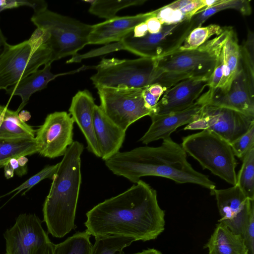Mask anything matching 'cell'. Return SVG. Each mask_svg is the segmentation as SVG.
I'll list each match as a JSON object with an SVG mask.
<instances>
[{"label": "cell", "instance_id": "6da1fadb", "mask_svg": "<svg viewBox=\"0 0 254 254\" xmlns=\"http://www.w3.org/2000/svg\"><path fill=\"white\" fill-rule=\"evenodd\" d=\"M86 216V230L95 238L119 236L145 242L156 239L165 229V213L156 191L141 180L98 203Z\"/></svg>", "mask_w": 254, "mask_h": 254}, {"label": "cell", "instance_id": "7a4b0ae2", "mask_svg": "<svg viewBox=\"0 0 254 254\" xmlns=\"http://www.w3.org/2000/svg\"><path fill=\"white\" fill-rule=\"evenodd\" d=\"M105 161L108 168L116 175L136 183L145 176L168 178L179 184L199 185L210 190L215 183L195 170L188 161L182 146L170 137L163 139L158 147L141 146L130 151L119 152Z\"/></svg>", "mask_w": 254, "mask_h": 254}, {"label": "cell", "instance_id": "3957f363", "mask_svg": "<svg viewBox=\"0 0 254 254\" xmlns=\"http://www.w3.org/2000/svg\"><path fill=\"white\" fill-rule=\"evenodd\" d=\"M84 146L74 141L67 148L52 178L43 206L48 233L62 238L77 226L76 211L81 184V155Z\"/></svg>", "mask_w": 254, "mask_h": 254}, {"label": "cell", "instance_id": "277c9868", "mask_svg": "<svg viewBox=\"0 0 254 254\" xmlns=\"http://www.w3.org/2000/svg\"><path fill=\"white\" fill-rule=\"evenodd\" d=\"M31 20L41 30L44 43L51 49L53 62L69 56H76L77 52L88 44L93 28V25L48 8L35 12Z\"/></svg>", "mask_w": 254, "mask_h": 254}, {"label": "cell", "instance_id": "5b68a950", "mask_svg": "<svg viewBox=\"0 0 254 254\" xmlns=\"http://www.w3.org/2000/svg\"><path fill=\"white\" fill-rule=\"evenodd\" d=\"M52 63V51L44 43L39 29L20 43H6L0 53V90H6L42 65Z\"/></svg>", "mask_w": 254, "mask_h": 254}, {"label": "cell", "instance_id": "8992f818", "mask_svg": "<svg viewBox=\"0 0 254 254\" xmlns=\"http://www.w3.org/2000/svg\"><path fill=\"white\" fill-rule=\"evenodd\" d=\"M90 79L96 88H144L157 84L161 71L156 59L140 57L132 60L103 59Z\"/></svg>", "mask_w": 254, "mask_h": 254}, {"label": "cell", "instance_id": "52a82bcc", "mask_svg": "<svg viewBox=\"0 0 254 254\" xmlns=\"http://www.w3.org/2000/svg\"><path fill=\"white\" fill-rule=\"evenodd\" d=\"M182 147L204 168L228 183L237 182V161L230 144L208 130L193 133L182 139Z\"/></svg>", "mask_w": 254, "mask_h": 254}, {"label": "cell", "instance_id": "ba28073f", "mask_svg": "<svg viewBox=\"0 0 254 254\" xmlns=\"http://www.w3.org/2000/svg\"><path fill=\"white\" fill-rule=\"evenodd\" d=\"M194 28L191 18L175 24H163L158 33H148L141 38L134 37L131 31L117 43L103 47L98 54L125 50L140 57L159 59L178 51Z\"/></svg>", "mask_w": 254, "mask_h": 254}, {"label": "cell", "instance_id": "9c48e42d", "mask_svg": "<svg viewBox=\"0 0 254 254\" xmlns=\"http://www.w3.org/2000/svg\"><path fill=\"white\" fill-rule=\"evenodd\" d=\"M230 27L208 40L196 49L178 50L156 59L157 67L161 71L177 74L186 79L210 77L220 55Z\"/></svg>", "mask_w": 254, "mask_h": 254}, {"label": "cell", "instance_id": "30bf717a", "mask_svg": "<svg viewBox=\"0 0 254 254\" xmlns=\"http://www.w3.org/2000/svg\"><path fill=\"white\" fill-rule=\"evenodd\" d=\"M100 107L114 123L126 131L133 123L146 116L152 111L145 104L143 88L98 87Z\"/></svg>", "mask_w": 254, "mask_h": 254}, {"label": "cell", "instance_id": "8fae6325", "mask_svg": "<svg viewBox=\"0 0 254 254\" xmlns=\"http://www.w3.org/2000/svg\"><path fill=\"white\" fill-rule=\"evenodd\" d=\"M254 125V117L237 111L206 104L184 130H208L232 143Z\"/></svg>", "mask_w": 254, "mask_h": 254}, {"label": "cell", "instance_id": "7c38bea8", "mask_svg": "<svg viewBox=\"0 0 254 254\" xmlns=\"http://www.w3.org/2000/svg\"><path fill=\"white\" fill-rule=\"evenodd\" d=\"M42 222L35 214H19L3 234L6 254H44L51 241Z\"/></svg>", "mask_w": 254, "mask_h": 254}, {"label": "cell", "instance_id": "4fadbf2b", "mask_svg": "<svg viewBox=\"0 0 254 254\" xmlns=\"http://www.w3.org/2000/svg\"><path fill=\"white\" fill-rule=\"evenodd\" d=\"M74 121L64 111L47 115L35 137L37 153L51 159L64 156L73 142Z\"/></svg>", "mask_w": 254, "mask_h": 254}, {"label": "cell", "instance_id": "5bb4252c", "mask_svg": "<svg viewBox=\"0 0 254 254\" xmlns=\"http://www.w3.org/2000/svg\"><path fill=\"white\" fill-rule=\"evenodd\" d=\"M215 196L221 218L218 221L232 232L244 236L251 215L254 212V200L248 199L237 186L210 190Z\"/></svg>", "mask_w": 254, "mask_h": 254}, {"label": "cell", "instance_id": "9a60e30c", "mask_svg": "<svg viewBox=\"0 0 254 254\" xmlns=\"http://www.w3.org/2000/svg\"><path fill=\"white\" fill-rule=\"evenodd\" d=\"M208 104L229 109L254 117V79L243 67L240 68L228 90L221 93L215 90Z\"/></svg>", "mask_w": 254, "mask_h": 254}, {"label": "cell", "instance_id": "2e32d148", "mask_svg": "<svg viewBox=\"0 0 254 254\" xmlns=\"http://www.w3.org/2000/svg\"><path fill=\"white\" fill-rule=\"evenodd\" d=\"M208 80L207 77H192L179 82L164 92L149 116L167 115L190 107L207 87Z\"/></svg>", "mask_w": 254, "mask_h": 254}, {"label": "cell", "instance_id": "e0dca14e", "mask_svg": "<svg viewBox=\"0 0 254 254\" xmlns=\"http://www.w3.org/2000/svg\"><path fill=\"white\" fill-rule=\"evenodd\" d=\"M208 95L205 92L190 107L179 112L150 117L152 123L147 131L139 140L147 144L159 139L170 137L176 129L188 125L195 120L204 105L207 104Z\"/></svg>", "mask_w": 254, "mask_h": 254}, {"label": "cell", "instance_id": "ac0fdd59", "mask_svg": "<svg viewBox=\"0 0 254 254\" xmlns=\"http://www.w3.org/2000/svg\"><path fill=\"white\" fill-rule=\"evenodd\" d=\"M155 16L154 10L132 16H118L93 25L88 44H105L119 42L138 24Z\"/></svg>", "mask_w": 254, "mask_h": 254}, {"label": "cell", "instance_id": "d6986e66", "mask_svg": "<svg viewBox=\"0 0 254 254\" xmlns=\"http://www.w3.org/2000/svg\"><path fill=\"white\" fill-rule=\"evenodd\" d=\"M95 105L94 99L89 91H79L73 97L68 111L74 122L84 136L88 151L100 157L94 129L93 113Z\"/></svg>", "mask_w": 254, "mask_h": 254}, {"label": "cell", "instance_id": "ffe728a7", "mask_svg": "<svg viewBox=\"0 0 254 254\" xmlns=\"http://www.w3.org/2000/svg\"><path fill=\"white\" fill-rule=\"evenodd\" d=\"M93 124L100 158L106 161L119 152L125 139L126 131L108 118L100 106L96 105L94 109Z\"/></svg>", "mask_w": 254, "mask_h": 254}, {"label": "cell", "instance_id": "44dd1931", "mask_svg": "<svg viewBox=\"0 0 254 254\" xmlns=\"http://www.w3.org/2000/svg\"><path fill=\"white\" fill-rule=\"evenodd\" d=\"M51 64H47L43 69L37 70L6 90L10 98L14 95L21 97L22 102L17 111L19 112L23 109L33 93L45 88L49 82L64 74H54L51 71Z\"/></svg>", "mask_w": 254, "mask_h": 254}, {"label": "cell", "instance_id": "7402d4cb", "mask_svg": "<svg viewBox=\"0 0 254 254\" xmlns=\"http://www.w3.org/2000/svg\"><path fill=\"white\" fill-rule=\"evenodd\" d=\"M209 254H249L244 237L218 223L204 247Z\"/></svg>", "mask_w": 254, "mask_h": 254}, {"label": "cell", "instance_id": "603a6c76", "mask_svg": "<svg viewBox=\"0 0 254 254\" xmlns=\"http://www.w3.org/2000/svg\"><path fill=\"white\" fill-rule=\"evenodd\" d=\"M240 46L236 33L230 27L222 48L223 76L216 90L220 92L225 93L228 90L239 71L241 65Z\"/></svg>", "mask_w": 254, "mask_h": 254}, {"label": "cell", "instance_id": "cb8c5ba5", "mask_svg": "<svg viewBox=\"0 0 254 254\" xmlns=\"http://www.w3.org/2000/svg\"><path fill=\"white\" fill-rule=\"evenodd\" d=\"M37 130L25 123L19 112L1 105L0 109V139L14 140L35 138Z\"/></svg>", "mask_w": 254, "mask_h": 254}, {"label": "cell", "instance_id": "d4e9b609", "mask_svg": "<svg viewBox=\"0 0 254 254\" xmlns=\"http://www.w3.org/2000/svg\"><path fill=\"white\" fill-rule=\"evenodd\" d=\"M37 153L35 138L14 140L0 139V168L12 158Z\"/></svg>", "mask_w": 254, "mask_h": 254}, {"label": "cell", "instance_id": "484cf974", "mask_svg": "<svg viewBox=\"0 0 254 254\" xmlns=\"http://www.w3.org/2000/svg\"><path fill=\"white\" fill-rule=\"evenodd\" d=\"M228 9L236 10L244 16L250 15L252 12L250 0H219L216 3L200 11L191 18L194 23L195 28H197L201 26L202 24L211 16Z\"/></svg>", "mask_w": 254, "mask_h": 254}, {"label": "cell", "instance_id": "4316f807", "mask_svg": "<svg viewBox=\"0 0 254 254\" xmlns=\"http://www.w3.org/2000/svg\"><path fill=\"white\" fill-rule=\"evenodd\" d=\"M85 1L90 4L89 9L90 13L109 20L116 17L117 13L120 10L131 6L142 4L146 0H93Z\"/></svg>", "mask_w": 254, "mask_h": 254}, {"label": "cell", "instance_id": "83f0119b", "mask_svg": "<svg viewBox=\"0 0 254 254\" xmlns=\"http://www.w3.org/2000/svg\"><path fill=\"white\" fill-rule=\"evenodd\" d=\"M90 237L86 230L76 232L63 242L54 244L53 254H90Z\"/></svg>", "mask_w": 254, "mask_h": 254}, {"label": "cell", "instance_id": "f1b7e54d", "mask_svg": "<svg viewBox=\"0 0 254 254\" xmlns=\"http://www.w3.org/2000/svg\"><path fill=\"white\" fill-rule=\"evenodd\" d=\"M236 185L248 199L254 200V147L243 158Z\"/></svg>", "mask_w": 254, "mask_h": 254}, {"label": "cell", "instance_id": "f546056e", "mask_svg": "<svg viewBox=\"0 0 254 254\" xmlns=\"http://www.w3.org/2000/svg\"><path fill=\"white\" fill-rule=\"evenodd\" d=\"M95 239L90 254H126L123 250L135 241L132 238L119 236H106Z\"/></svg>", "mask_w": 254, "mask_h": 254}, {"label": "cell", "instance_id": "4dcf8cb0", "mask_svg": "<svg viewBox=\"0 0 254 254\" xmlns=\"http://www.w3.org/2000/svg\"><path fill=\"white\" fill-rule=\"evenodd\" d=\"M225 27L211 24L192 29L189 34L178 50L195 49L203 44L213 35H219L224 30Z\"/></svg>", "mask_w": 254, "mask_h": 254}, {"label": "cell", "instance_id": "1f68e13d", "mask_svg": "<svg viewBox=\"0 0 254 254\" xmlns=\"http://www.w3.org/2000/svg\"><path fill=\"white\" fill-rule=\"evenodd\" d=\"M241 63L250 76L254 79V34L248 29L247 38L240 46Z\"/></svg>", "mask_w": 254, "mask_h": 254}, {"label": "cell", "instance_id": "d6a6232c", "mask_svg": "<svg viewBox=\"0 0 254 254\" xmlns=\"http://www.w3.org/2000/svg\"><path fill=\"white\" fill-rule=\"evenodd\" d=\"M58 165L59 163L53 165L46 166L40 172L29 178L20 186L11 190L8 193L3 195L0 197L6 196V195H8L11 193L14 192V194L13 195V197L22 191L25 190V191L23 193L24 194L25 192L31 189L33 186L37 185L41 181L47 178L52 179L58 169Z\"/></svg>", "mask_w": 254, "mask_h": 254}, {"label": "cell", "instance_id": "836d02e7", "mask_svg": "<svg viewBox=\"0 0 254 254\" xmlns=\"http://www.w3.org/2000/svg\"><path fill=\"white\" fill-rule=\"evenodd\" d=\"M235 156L243 159L254 147V125L244 134L230 144Z\"/></svg>", "mask_w": 254, "mask_h": 254}, {"label": "cell", "instance_id": "e575fe53", "mask_svg": "<svg viewBox=\"0 0 254 254\" xmlns=\"http://www.w3.org/2000/svg\"><path fill=\"white\" fill-rule=\"evenodd\" d=\"M28 159L26 156L10 159L3 167L4 177L9 179L12 178L14 174L19 177L26 174L28 171Z\"/></svg>", "mask_w": 254, "mask_h": 254}, {"label": "cell", "instance_id": "d590c367", "mask_svg": "<svg viewBox=\"0 0 254 254\" xmlns=\"http://www.w3.org/2000/svg\"><path fill=\"white\" fill-rule=\"evenodd\" d=\"M223 63L222 51L219 56L214 69L211 73L208 82V91L213 94L217 90L221 81L223 74Z\"/></svg>", "mask_w": 254, "mask_h": 254}, {"label": "cell", "instance_id": "8d00e7d4", "mask_svg": "<svg viewBox=\"0 0 254 254\" xmlns=\"http://www.w3.org/2000/svg\"><path fill=\"white\" fill-rule=\"evenodd\" d=\"M243 237L249 254H254V212L251 215Z\"/></svg>", "mask_w": 254, "mask_h": 254}, {"label": "cell", "instance_id": "74e56055", "mask_svg": "<svg viewBox=\"0 0 254 254\" xmlns=\"http://www.w3.org/2000/svg\"><path fill=\"white\" fill-rule=\"evenodd\" d=\"M148 32L151 34H155L160 31L163 24L155 16L148 18L145 21Z\"/></svg>", "mask_w": 254, "mask_h": 254}, {"label": "cell", "instance_id": "f35d334b", "mask_svg": "<svg viewBox=\"0 0 254 254\" xmlns=\"http://www.w3.org/2000/svg\"><path fill=\"white\" fill-rule=\"evenodd\" d=\"M148 29L145 22L136 25L132 31V35L135 38H141L145 36L147 33Z\"/></svg>", "mask_w": 254, "mask_h": 254}, {"label": "cell", "instance_id": "ab89813d", "mask_svg": "<svg viewBox=\"0 0 254 254\" xmlns=\"http://www.w3.org/2000/svg\"><path fill=\"white\" fill-rule=\"evenodd\" d=\"M132 254H162L159 251L155 249H147V250H143L140 252Z\"/></svg>", "mask_w": 254, "mask_h": 254}, {"label": "cell", "instance_id": "60d3db41", "mask_svg": "<svg viewBox=\"0 0 254 254\" xmlns=\"http://www.w3.org/2000/svg\"><path fill=\"white\" fill-rule=\"evenodd\" d=\"M54 244L51 242L48 245L44 254H53Z\"/></svg>", "mask_w": 254, "mask_h": 254}, {"label": "cell", "instance_id": "b9f144b4", "mask_svg": "<svg viewBox=\"0 0 254 254\" xmlns=\"http://www.w3.org/2000/svg\"><path fill=\"white\" fill-rule=\"evenodd\" d=\"M6 43V38L3 35L2 31L0 28V50H1L3 46Z\"/></svg>", "mask_w": 254, "mask_h": 254}, {"label": "cell", "instance_id": "7bdbcfd3", "mask_svg": "<svg viewBox=\"0 0 254 254\" xmlns=\"http://www.w3.org/2000/svg\"><path fill=\"white\" fill-rule=\"evenodd\" d=\"M6 9L5 7H2V6H0V12H1L3 10H6Z\"/></svg>", "mask_w": 254, "mask_h": 254}]
</instances>
